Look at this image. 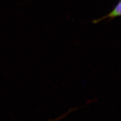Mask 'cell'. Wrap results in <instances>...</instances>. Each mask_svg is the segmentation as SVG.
<instances>
[{"label": "cell", "mask_w": 121, "mask_h": 121, "mask_svg": "<svg viewBox=\"0 0 121 121\" xmlns=\"http://www.w3.org/2000/svg\"><path fill=\"white\" fill-rule=\"evenodd\" d=\"M121 1H119L118 3L116 4V6H115L114 9H113V10L110 12L108 15H106V16L102 17L101 19L94 21V22L95 23H97V22H100V21H102V20L105 19H107V18L110 17L111 18V19H113V18L119 16L121 15Z\"/></svg>", "instance_id": "cell-1"}]
</instances>
